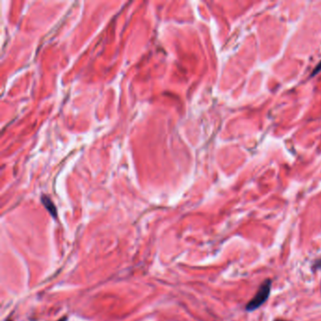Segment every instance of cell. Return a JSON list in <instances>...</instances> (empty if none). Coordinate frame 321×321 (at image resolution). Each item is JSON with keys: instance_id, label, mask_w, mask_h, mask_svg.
I'll list each match as a JSON object with an SVG mask.
<instances>
[{"instance_id": "cell-1", "label": "cell", "mask_w": 321, "mask_h": 321, "mask_svg": "<svg viewBox=\"0 0 321 321\" xmlns=\"http://www.w3.org/2000/svg\"><path fill=\"white\" fill-rule=\"evenodd\" d=\"M271 291V280L267 279L264 283L261 284L258 291L255 294V297L247 303L246 311L253 312L260 308L265 302L268 301Z\"/></svg>"}, {"instance_id": "cell-2", "label": "cell", "mask_w": 321, "mask_h": 321, "mask_svg": "<svg viewBox=\"0 0 321 321\" xmlns=\"http://www.w3.org/2000/svg\"><path fill=\"white\" fill-rule=\"evenodd\" d=\"M42 203L44 204L45 208L48 209V212L51 214V216L54 217H57V208L55 207V205L53 204V202L48 198V196H43L42 197Z\"/></svg>"}, {"instance_id": "cell-3", "label": "cell", "mask_w": 321, "mask_h": 321, "mask_svg": "<svg viewBox=\"0 0 321 321\" xmlns=\"http://www.w3.org/2000/svg\"><path fill=\"white\" fill-rule=\"evenodd\" d=\"M319 73H321V60L316 65V67L314 68L313 72H312L311 76H317Z\"/></svg>"}, {"instance_id": "cell-4", "label": "cell", "mask_w": 321, "mask_h": 321, "mask_svg": "<svg viewBox=\"0 0 321 321\" xmlns=\"http://www.w3.org/2000/svg\"><path fill=\"white\" fill-rule=\"evenodd\" d=\"M313 269L316 270V269H321V258L317 260L315 262V264L313 265Z\"/></svg>"}, {"instance_id": "cell-5", "label": "cell", "mask_w": 321, "mask_h": 321, "mask_svg": "<svg viewBox=\"0 0 321 321\" xmlns=\"http://www.w3.org/2000/svg\"><path fill=\"white\" fill-rule=\"evenodd\" d=\"M67 321V318L66 317H64V318H62V319H60L59 321Z\"/></svg>"}, {"instance_id": "cell-6", "label": "cell", "mask_w": 321, "mask_h": 321, "mask_svg": "<svg viewBox=\"0 0 321 321\" xmlns=\"http://www.w3.org/2000/svg\"><path fill=\"white\" fill-rule=\"evenodd\" d=\"M280 321V320H278V321Z\"/></svg>"}, {"instance_id": "cell-7", "label": "cell", "mask_w": 321, "mask_h": 321, "mask_svg": "<svg viewBox=\"0 0 321 321\" xmlns=\"http://www.w3.org/2000/svg\"></svg>"}]
</instances>
